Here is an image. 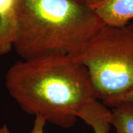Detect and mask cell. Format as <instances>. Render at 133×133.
<instances>
[{
    "mask_svg": "<svg viewBox=\"0 0 133 133\" xmlns=\"http://www.w3.org/2000/svg\"><path fill=\"white\" fill-rule=\"evenodd\" d=\"M5 86L24 112L63 128L78 118L93 132L109 131L110 110L96 97L86 67L72 58L49 56L15 63Z\"/></svg>",
    "mask_w": 133,
    "mask_h": 133,
    "instance_id": "cell-1",
    "label": "cell"
},
{
    "mask_svg": "<svg viewBox=\"0 0 133 133\" xmlns=\"http://www.w3.org/2000/svg\"><path fill=\"white\" fill-rule=\"evenodd\" d=\"M13 48L23 60L76 57L104 23L79 0H16Z\"/></svg>",
    "mask_w": 133,
    "mask_h": 133,
    "instance_id": "cell-2",
    "label": "cell"
},
{
    "mask_svg": "<svg viewBox=\"0 0 133 133\" xmlns=\"http://www.w3.org/2000/svg\"><path fill=\"white\" fill-rule=\"evenodd\" d=\"M74 59L86 66L96 97L108 107L133 87V24L104 25Z\"/></svg>",
    "mask_w": 133,
    "mask_h": 133,
    "instance_id": "cell-3",
    "label": "cell"
},
{
    "mask_svg": "<svg viewBox=\"0 0 133 133\" xmlns=\"http://www.w3.org/2000/svg\"><path fill=\"white\" fill-rule=\"evenodd\" d=\"M88 4L105 25L123 26L133 19V0H93Z\"/></svg>",
    "mask_w": 133,
    "mask_h": 133,
    "instance_id": "cell-4",
    "label": "cell"
},
{
    "mask_svg": "<svg viewBox=\"0 0 133 133\" xmlns=\"http://www.w3.org/2000/svg\"><path fill=\"white\" fill-rule=\"evenodd\" d=\"M112 108L110 123L115 133H133V101H124Z\"/></svg>",
    "mask_w": 133,
    "mask_h": 133,
    "instance_id": "cell-5",
    "label": "cell"
},
{
    "mask_svg": "<svg viewBox=\"0 0 133 133\" xmlns=\"http://www.w3.org/2000/svg\"><path fill=\"white\" fill-rule=\"evenodd\" d=\"M46 121L41 116H35L33 128L30 133H44Z\"/></svg>",
    "mask_w": 133,
    "mask_h": 133,
    "instance_id": "cell-6",
    "label": "cell"
},
{
    "mask_svg": "<svg viewBox=\"0 0 133 133\" xmlns=\"http://www.w3.org/2000/svg\"><path fill=\"white\" fill-rule=\"evenodd\" d=\"M128 101H133V87L131 88L128 91H126L123 94H122V95L119 96L118 97L116 98L115 99L112 101L109 104L108 107H114L117 104H118L119 103Z\"/></svg>",
    "mask_w": 133,
    "mask_h": 133,
    "instance_id": "cell-7",
    "label": "cell"
},
{
    "mask_svg": "<svg viewBox=\"0 0 133 133\" xmlns=\"http://www.w3.org/2000/svg\"><path fill=\"white\" fill-rule=\"evenodd\" d=\"M16 0H0V17L8 12L14 6Z\"/></svg>",
    "mask_w": 133,
    "mask_h": 133,
    "instance_id": "cell-8",
    "label": "cell"
},
{
    "mask_svg": "<svg viewBox=\"0 0 133 133\" xmlns=\"http://www.w3.org/2000/svg\"><path fill=\"white\" fill-rule=\"evenodd\" d=\"M0 133H11L6 125H3L0 128Z\"/></svg>",
    "mask_w": 133,
    "mask_h": 133,
    "instance_id": "cell-9",
    "label": "cell"
},
{
    "mask_svg": "<svg viewBox=\"0 0 133 133\" xmlns=\"http://www.w3.org/2000/svg\"><path fill=\"white\" fill-rule=\"evenodd\" d=\"M94 133H109V132L105 131H97L96 132H94Z\"/></svg>",
    "mask_w": 133,
    "mask_h": 133,
    "instance_id": "cell-10",
    "label": "cell"
},
{
    "mask_svg": "<svg viewBox=\"0 0 133 133\" xmlns=\"http://www.w3.org/2000/svg\"><path fill=\"white\" fill-rule=\"evenodd\" d=\"M79 1H84V2H86V3H88L91 2V1H93V0H79Z\"/></svg>",
    "mask_w": 133,
    "mask_h": 133,
    "instance_id": "cell-11",
    "label": "cell"
}]
</instances>
